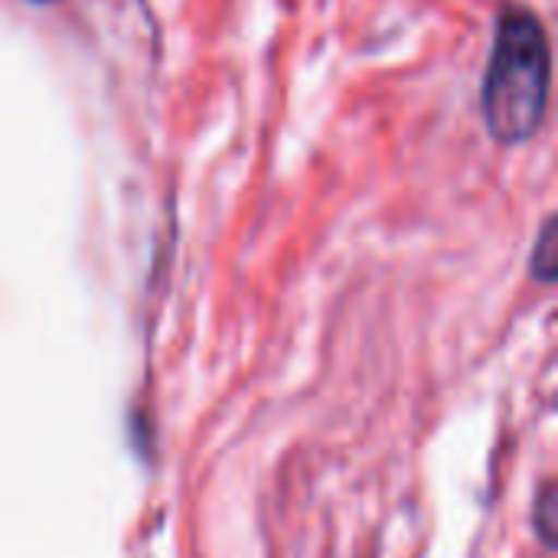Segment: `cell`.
Returning a JSON list of instances; mask_svg holds the SVG:
<instances>
[{"label": "cell", "mask_w": 558, "mask_h": 558, "mask_svg": "<svg viewBox=\"0 0 558 558\" xmlns=\"http://www.w3.org/2000/svg\"><path fill=\"white\" fill-rule=\"evenodd\" d=\"M553 49L536 13L504 7L484 78V121L500 144L530 141L549 108Z\"/></svg>", "instance_id": "cell-1"}, {"label": "cell", "mask_w": 558, "mask_h": 558, "mask_svg": "<svg viewBox=\"0 0 558 558\" xmlns=\"http://www.w3.org/2000/svg\"><path fill=\"white\" fill-rule=\"evenodd\" d=\"M533 271H536L543 281H553V278H556V226H553V222L543 226L539 245H536V252H533Z\"/></svg>", "instance_id": "cell-2"}, {"label": "cell", "mask_w": 558, "mask_h": 558, "mask_svg": "<svg viewBox=\"0 0 558 558\" xmlns=\"http://www.w3.org/2000/svg\"><path fill=\"white\" fill-rule=\"evenodd\" d=\"M539 513H543V536H546V543H553V536H556V497H553V490H546Z\"/></svg>", "instance_id": "cell-3"}, {"label": "cell", "mask_w": 558, "mask_h": 558, "mask_svg": "<svg viewBox=\"0 0 558 558\" xmlns=\"http://www.w3.org/2000/svg\"><path fill=\"white\" fill-rule=\"evenodd\" d=\"M39 3H49V0H39Z\"/></svg>", "instance_id": "cell-4"}]
</instances>
